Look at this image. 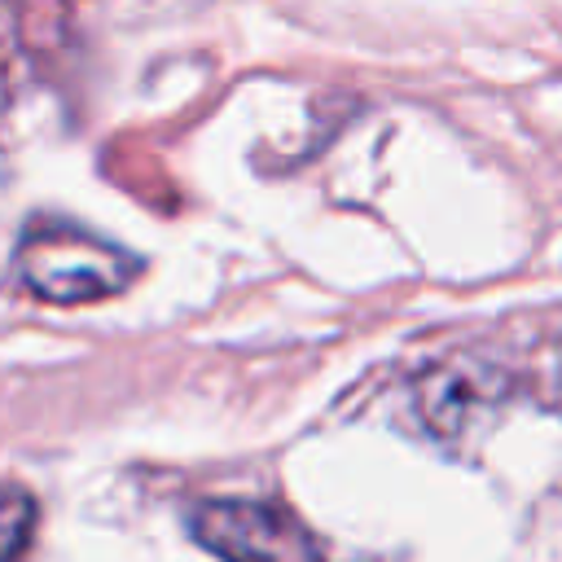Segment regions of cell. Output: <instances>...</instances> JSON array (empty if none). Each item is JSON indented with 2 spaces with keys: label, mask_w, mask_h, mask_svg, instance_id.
I'll return each mask as SVG.
<instances>
[{
  "label": "cell",
  "mask_w": 562,
  "mask_h": 562,
  "mask_svg": "<svg viewBox=\"0 0 562 562\" xmlns=\"http://www.w3.org/2000/svg\"><path fill=\"white\" fill-rule=\"evenodd\" d=\"M18 281L44 303H97L127 290L140 272V259L79 224H35L18 246Z\"/></svg>",
  "instance_id": "obj_1"
},
{
  "label": "cell",
  "mask_w": 562,
  "mask_h": 562,
  "mask_svg": "<svg viewBox=\"0 0 562 562\" xmlns=\"http://www.w3.org/2000/svg\"><path fill=\"white\" fill-rule=\"evenodd\" d=\"M189 527L224 562H325L316 536L263 501H202Z\"/></svg>",
  "instance_id": "obj_2"
},
{
  "label": "cell",
  "mask_w": 562,
  "mask_h": 562,
  "mask_svg": "<svg viewBox=\"0 0 562 562\" xmlns=\"http://www.w3.org/2000/svg\"><path fill=\"white\" fill-rule=\"evenodd\" d=\"M35 531V501L22 487L0 483V562H13Z\"/></svg>",
  "instance_id": "obj_3"
}]
</instances>
